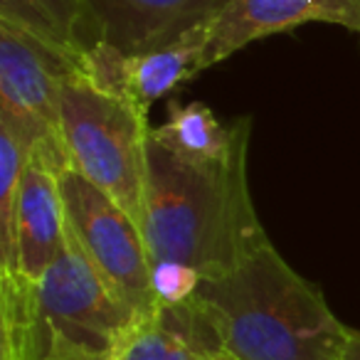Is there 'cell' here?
I'll list each match as a JSON object with an SVG mask.
<instances>
[{
  "label": "cell",
  "instance_id": "obj_10",
  "mask_svg": "<svg viewBox=\"0 0 360 360\" xmlns=\"http://www.w3.org/2000/svg\"><path fill=\"white\" fill-rule=\"evenodd\" d=\"M202 45L205 37L200 35L143 55H119L106 47H94L84 55L82 72L96 86L148 114L153 101L163 99L183 82L200 75Z\"/></svg>",
  "mask_w": 360,
  "mask_h": 360
},
{
  "label": "cell",
  "instance_id": "obj_13",
  "mask_svg": "<svg viewBox=\"0 0 360 360\" xmlns=\"http://www.w3.org/2000/svg\"><path fill=\"white\" fill-rule=\"evenodd\" d=\"M202 284V274L195 266L186 262L158 259L150 262V289H153L155 304L160 306H178L198 294Z\"/></svg>",
  "mask_w": 360,
  "mask_h": 360
},
{
  "label": "cell",
  "instance_id": "obj_2",
  "mask_svg": "<svg viewBox=\"0 0 360 360\" xmlns=\"http://www.w3.org/2000/svg\"><path fill=\"white\" fill-rule=\"evenodd\" d=\"M198 299L237 360H343L350 330L271 240L220 279H202Z\"/></svg>",
  "mask_w": 360,
  "mask_h": 360
},
{
  "label": "cell",
  "instance_id": "obj_4",
  "mask_svg": "<svg viewBox=\"0 0 360 360\" xmlns=\"http://www.w3.org/2000/svg\"><path fill=\"white\" fill-rule=\"evenodd\" d=\"M148 114L96 86L84 72L62 84L60 141L70 165L141 227L146 202Z\"/></svg>",
  "mask_w": 360,
  "mask_h": 360
},
{
  "label": "cell",
  "instance_id": "obj_14",
  "mask_svg": "<svg viewBox=\"0 0 360 360\" xmlns=\"http://www.w3.org/2000/svg\"><path fill=\"white\" fill-rule=\"evenodd\" d=\"M343 360H360V328L350 330V340H348V348H345Z\"/></svg>",
  "mask_w": 360,
  "mask_h": 360
},
{
  "label": "cell",
  "instance_id": "obj_1",
  "mask_svg": "<svg viewBox=\"0 0 360 360\" xmlns=\"http://www.w3.org/2000/svg\"><path fill=\"white\" fill-rule=\"evenodd\" d=\"M247 146L250 134L222 163H195L148 136L141 232L150 262H186L220 279L269 242L250 195Z\"/></svg>",
  "mask_w": 360,
  "mask_h": 360
},
{
  "label": "cell",
  "instance_id": "obj_11",
  "mask_svg": "<svg viewBox=\"0 0 360 360\" xmlns=\"http://www.w3.org/2000/svg\"><path fill=\"white\" fill-rule=\"evenodd\" d=\"M250 134V119H237L225 126L210 106L200 101L178 104L168 101L165 124L153 126L150 136L173 153L195 163H222L235 153L242 136Z\"/></svg>",
  "mask_w": 360,
  "mask_h": 360
},
{
  "label": "cell",
  "instance_id": "obj_8",
  "mask_svg": "<svg viewBox=\"0 0 360 360\" xmlns=\"http://www.w3.org/2000/svg\"><path fill=\"white\" fill-rule=\"evenodd\" d=\"M70 165L57 141H37L20 178L13 225V250L0 262V276L37 281L67 245V210L60 175Z\"/></svg>",
  "mask_w": 360,
  "mask_h": 360
},
{
  "label": "cell",
  "instance_id": "obj_7",
  "mask_svg": "<svg viewBox=\"0 0 360 360\" xmlns=\"http://www.w3.org/2000/svg\"><path fill=\"white\" fill-rule=\"evenodd\" d=\"M232 0H79L86 52L106 47L119 55H143L207 37Z\"/></svg>",
  "mask_w": 360,
  "mask_h": 360
},
{
  "label": "cell",
  "instance_id": "obj_6",
  "mask_svg": "<svg viewBox=\"0 0 360 360\" xmlns=\"http://www.w3.org/2000/svg\"><path fill=\"white\" fill-rule=\"evenodd\" d=\"M82 67L84 57L0 20V119L62 146L60 91Z\"/></svg>",
  "mask_w": 360,
  "mask_h": 360
},
{
  "label": "cell",
  "instance_id": "obj_15",
  "mask_svg": "<svg viewBox=\"0 0 360 360\" xmlns=\"http://www.w3.org/2000/svg\"><path fill=\"white\" fill-rule=\"evenodd\" d=\"M202 360H237V358H232V355H227V353H212V355H205Z\"/></svg>",
  "mask_w": 360,
  "mask_h": 360
},
{
  "label": "cell",
  "instance_id": "obj_3",
  "mask_svg": "<svg viewBox=\"0 0 360 360\" xmlns=\"http://www.w3.org/2000/svg\"><path fill=\"white\" fill-rule=\"evenodd\" d=\"M136 323L70 230L62 255L37 281L0 276V360H119Z\"/></svg>",
  "mask_w": 360,
  "mask_h": 360
},
{
  "label": "cell",
  "instance_id": "obj_5",
  "mask_svg": "<svg viewBox=\"0 0 360 360\" xmlns=\"http://www.w3.org/2000/svg\"><path fill=\"white\" fill-rule=\"evenodd\" d=\"M60 186L75 245L136 319H150L158 304L150 289V255L139 222L72 165L62 168Z\"/></svg>",
  "mask_w": 360,
  "mask_h": 360
},
{
  "label": "cell",
  "instance_id": "obj_12",
  "mask_svg": "<svg viewBox=\"0 0 360 360\" xmlns=\"http://www.w3.org/2000/svg\"><path fill=\"white\" fill-rule=\"evenodd\" d=\"M0 20L50 40L75 55H86L79 0H0Z\"/></svg>",
  "mask_w": 360,
  "mask_h": 360
},
{
  "label": "cell",
  "instance_id": "obj_9",
  "mask_svg": "<svg viewBox=\"0 0 360 360\" xmlns=\"http://www.w3.org/2000/svg\"><path fill=\"white\" fill-rule=\"evenodd\" d=\"M309 22L340 25L360 35V0H232L207 32L200 70L220 65L250 42Z\"/></svg>",
  "mask_w": 360,
  "mask_h": 360
}]
</instances>
